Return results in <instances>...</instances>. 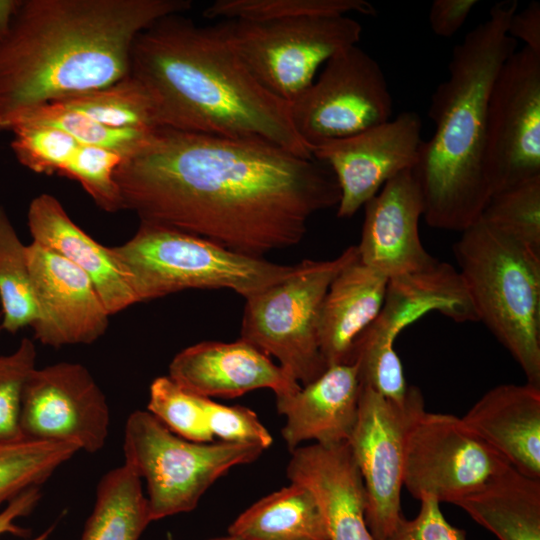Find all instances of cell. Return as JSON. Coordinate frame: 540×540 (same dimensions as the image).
Masks as SVG:
<instances>
[{
  "label": "cell",
  "instance_id": "19",
  "mask_svg": "<svg viewBox=\"0 0 540 540\" xmlns=\"http://www.w3.org/2000/svg\"><path fill=\"white\" fill-rule=\"evenodd\" d=\"M286 474L314 496L329 540H374L365 521L363 480L348 442L297 447Z\"/></svg>",
  "mask_w": 540,
  "mask_h": 540
},
{
  "label": "cell",
  "instance_id": "13",
  "mask_svg": "<svg viewBox=\"0 0 540 540\" xmlns=\"http://www.w3.org/2000/svg\"><path fill=\"white\" fill-rule=\"evenodd\" d=\"M485 169L491 196L540 176V54L527 47L504 62L492 85Z\"/></svg>",
  "mask_w": 540,
  "mask_h": 540
},
{
  "label": "cell",
  "instance_id": "22",
  "mask_svg": "<svg viewBox=\"0 0 540 540\" xmlns=\"http://www.w3.org/2000/svg\"><path fill=\"white\" fill-rule=\"evenodd\" d=\"M27 224L32 242L56 252L90 278L110 315L138 303L110 247L98 243L74 223L53 195L42 193L33 198Z\"/></svg>",
  "mask_w": 540,
  "mask_h": 540
},
{
  "label": "cell",
  "instance_id": "17",
  "mask_svg": "<svg viewBox=\"0 0 540 540\" xmlns=\"http://www.w3.org/2000/svg\"><path fill=\"white\" fill-rule=\"evenodd\" d=\"M364 208L356 245L361 262L390 280L424 271L437 261L420 240L424 200L413 169L390 179Z\"/></svg>",
  "mask_w": 540,
  "mask_h": 540
},
{
  "label": "cell",
  "instance_id": "36",
  "mask_svg": "<svg viewBox=\"0 0 540 540\" xmlns=\"http://www.w3.org/2000/svg\"><path fill=\"white\" fill-rule=\"evenodd\" d=\"M122 160L114 151L79 144L61 175L80 183L98 207L114 213L123 210L115 180Z\"/></svg>",
  "mask_w": 540,
  "mask_h": 540
},
{
  "label": "cell",
  "instance_id": "33",
  "mask_svg": "<svg viewBox=\"0 0 540 540\" xmlns=\"http://www.w3.org/2000/svg\"><path fill=\"white\" fill-rule=\"evenodd\" d=\"M479 219L540 253V176L494 193Z\"/></svg>",
  "mask_w": 540,
  "mask_h": 540
},
{
  "label": "cell",
  "instance_id": "5",
  "mask_svg": "<svg viewBox=\"0 0 540 540\" xmlns=\"http://www.w3.org/2000/svg\"><path fill=\"white\" fill-rule=\"evenodd\" d=\"M453 250L477 321L540 387V253L481 219Z\"/></svg>",
  "mask_w": 540,
  "mask_h": 540
},
{
  "label": "cell",
  "instance_id": "35",
  "mask_svg": "<svg viewBox=\"0 0 540 540\" xmlns=\"http://www.w3.org/2000/svg\"><path fill=\"white\" fill-rule=\"evenodd\" d=\"M10 131L15 157L38 174L61 175L79 146L70 135L50 126L18 123Z\"/></svg>",
  "mask_w": 540,
  "mask_h": 540
},
{
  "label": "cell",
  "instance_id": "45",
  "mask_svg": "<svg viewBox=\"0 0 540 540\" xmlns=\"http://www.w3.org/2000/svg\"><path fill=\"white\" fill-rule=\"evenodd\" d=\"M207 540H243V539L238 537V536L227 534L225 536H219V537L210 538V539H207Z\"/></svg>",
  "mask_w": 540,
  "mask_h": 540
},
{
  "label": "cell",
  "instance_id": "4",
  "mask_svg": "<svg viewBox=\"0 0 540 540\" xmlns=\"http://www.w3.org/2000/svg\"><path fill=\"white\" fill-rule=\"evenodd\" d=\"M516 0L496 3L488 18L452 51L449 76L431 97L435 130L422 141L414 172L430 227L462 232L479 220L491 190L485 169L487 108L492 85L516 51L507 33Z\"/></svg>",
  "mask_w": 540,
  "mask_h": 540
},
{
  "label": "cell",
  "instance_id": "43",
  "mask_svg": "<svg viewBox=\"0 0 540 540\" xmlns=\"http://www.w3.org/2000/svg\"><path fill=\"white\" fill-rule=\"evenodd\" d=\"M21 0H0V42L9 31Z\"/></svg>",
  "mask_w": 540,
  "mask_h": 540
},
{
  "label": "cell",
  "instance_id": "38",
  "mask_svg": "<svg viewBox=\"0 0 540 540\" xmlns=\"http://www.w3.org/2000/svg\"><path fill=\"white\" fill-rule=\"evenodd\" d=\"M206 423L213 438L219 441L248 444L267 449L273 442L272 435L257 414L244 406H227L203 398Z\"/></svg>",
  "mask_w": 540,
  "mask_h": 540
},
{
  "label": "cell",
  "instance_id": "26",
  "mask_svg": "<svg viewBox=\"0 0 540 540\" xmlns=\"http://www.w3.org/2000/svg\"><path fill=\"white\" fill-rule=\"evenodd\" d=\"M228 534L243 540H329L314 496L293 482L248 507L230 524Z\"/></svg>",
  "mask_w": 540,
  "mask_h": 540
},
{
  "label": "cell",
  "instance_id": "46",
  "mask_svg": "<svg viewBox=\"0 0 540 540\" xmlns=\"http://www.w3.org/2000/svg\"><path fill=\"white\" fill-rule=\"evenodd\" d=\"M0 329H1V326H0Z\"/></svg>",
  "mask_w": 540,
  "mask_h": 540
},
{
  "label": "cell",
  "instance_id": "2",
  "mask_svg": "<svg viewBox=\"0 0 540 540\" xmlns=\"http://www.w3.org/2000/svg\"><path fill=\"white\" fill-rule=\"evenodd\" d=\"M189 0H21L0 42V130L130 73L137 36Z\"/></svg>",
  "mask_w": 540,
  "mask_h": 540
},
{
  "label": "cell",
  "instance_id": "9",
  "mask_svg": "<svg viewBox=\"0 0 540 540\" xmlns=\"http://www.w3.org/2000/svg\"><path fill=\"white\" fill-rule=\"evenodd\" d=\"M218 25L252 76L287 103L313 83L333 55L357 45L362 34L361 24L349 16L226 20Z\"/></svg>",
  "mask_w": 540,
  "mask_h": 540
},
{
  "label": "cell",
  "instance_id": "1",
  "mask_svg": "<svg viewBox=\"0 0 540 540\" xmlns=\"http://www.w3.org/2000/svg\"><path fill=\"white\" fill-rule=\"evenodd\" d=\"M115 180L123 210L141 222L256 257L300 243L310 218L340 200L334 175L314 158L169 128L123 158Z\"/></svg>",
  "mask_w": 540,
  "mask_h": 540
},
{
  "label": "cell",
  "instance_id": "40",
  "mask_svg": "<svg viewBox=\"0 0 540 540\" xmlns=\"http://www.w3.org/2000/svg\"><path fill=\"white\" fill-rule=\"evenodd\" d=\"M477 4V0H434L428 15L431 30L439 37H452Z\"/></svg>",
  "mask_w": 540,
  "mask_h": 540
},
{
  "label": "cell",
  "instance_id": "10",
  "mask_svg": "<svg viewBox=\"0 0 540 540\" xmlns=\"http://www.w3.org/2000/svg\"><path fill=\"white\" fill-rule=\"evenodd\" d=\"M288 104L293 127L311 151L390 120L393 100L379 63L352 45L333 55Z\"/></svg>",
  "mask_w": 540,
  "mask_h": 540
},
{
  "label": "cell",
  "instance_id": "31",
  "mask_svg": "<svg viewBox=\"0 0 540 540\" xmlns=\"http://www.w3.org/2000/svg\"><path fill=\"white\" fill-rule=\"evenodd\" d=\"M375 16V7L365 0H217L203 15L209 19L270 21L311 16Z\"/></svg>",
  "mask_w": 540,
  "mask_h": 540
},
{
  "label": "cell",
  "instance_id": "8",
  "mask_svg": "<svg viewBox=\"0 0 540 540\" xmlns=\"http://www.w3.org/2000/svg\"><path fill=\"white\" fill-rule=\"evenodd\" d=\"M359 257L356 245L329 260H303L288 278L246 298L241 339L306 385L328 368L319 346L321 307L338 273Z\"/></svg>",
  "mask_w": 540,
  "mask_h": 540
},
{
  "label": "cell",
  "instance_id": "23",
  "mask_svg": "<svg viewBox=\"0 0 540 540\" xmlns=\"http://www.w3.org/2000/svg\"><path fill=\"white\" fill-rule=\"evenodd\" d=\"M461 418L514 469L540 479V387L498 385Z\"/></svg>",
  "mask_w": 540,
  "mask_h": 540
},
{
  "label": "cell",
  "instance_id": "42",
  "mask_svg": "<svg viewBox=\"0 0 540 540\" xmlns=\"http://www.w3.org/2000/svg\"><path fill=\"white\" fill-rule=\"evenodd\" d=\"M41 498L40 487L29 488L10 500L0 511V536L6 533L25 537L29 531L16 524V519L33 511Z\"/></svg>",
  "mask_w": 540,
  "mask_h": 540
},
{
  "label": "cell",
  "instance_id": "3",
  "mask_svg": "<svg viewBox=\"0 0 540 540\" xmlns=\"http://www.w3.org/2000/svg\"><path fill=\"white\" fill-rule=\"evenodd\" d=\"M129 74L150 96L159 128L267 142L313 158L289 104L252 76L218 24L198 26L180 14L156 21L137 36Z\"/></svg>",
  "mask_w": 540,
  "mask_h": 540
},
{
  "label": "cell",
  "instance_id": "28",
  "mask_svg": "<svg viewBox=\"0 0 540 540\" xmlns=\"http://www.w3.org/2000/svg\"><path fill=\"white\" fill-rule=\"evenodd\" d=\"M58 103L103 125L120 129H158L155 109L143 85L132 75Z\"/></svg>",
  "mask_w": 540,
  "mask_h": 540
},
{
  "label": "cell",
  "instance_id": "34",
  "mask_svg": "<svg viewBox=\"0 0 540 540\" xmlns=\"http://www.w3.org/2000/svg\"><path fill=\"white\" fill-rule=\"evenodd\" d=\"M203 398L181 388L168 375L155 378L149 387L147 411L174 434L193 442H213Z\"/></svg>",
  "mask_w": 540,
  "mask_h": 540
},
{
  "label": "cell",
  "instance_id": "16",
  "mask_svg": "<svg viewBox=\"0 0 540 540\" xmlns=\"http://www.w3.org/2000/svg\"><path fill=\"white\" fill-rule=\"evenodd\" d=\"M27 261L36 308L31 327L41 344H91L104 335L111 315L81 269L35 242L27 245Z\"/></svg>",
  "mask_w": 540,
  "mask_h": 540
},
{
  "label": "cell",
  "instance_id": "25",
  "mask_svg": "<svg viewBox=\"0 0 540 540\" xmlns=\"http://www.w3.org/2000/svg\"><path fill=\"white\" fill-rule=\"evenodd\" d=\"M455 505L499 540H540V479L512 466Z\"/></svg>",
  "mask_w": 540,
  "mask_h": 540
},
{
  "label": "cell",
  "instance_id": "32",
  "mask_svg": "<svg viewBox=\"0 0 540 540\" xmlns=\"http://www.w3.org/2000/svg\"><path fill=\"white\" fill-rule=\"evenodd\" d=\"M18 123L54 127L70 135L80 145L111 150L123 158L138 151L156 130L109 127L58 103L35 108L19 118L14 125Z\"/></svg>",
  "mask_w": 540,
  "mask_h": 540
},
{
  "label": "cell",
  "instance_id": "7",
  "mask_svg": "<svg viewBox=\"0 0 540 540\" xmlns=\"http://www.w3.org/2000/svg\"><path fill=\"white\" fill-rule=\"evenodd\" d=\"M263 451L248 444L189 441L147 410L132 412L124 427L123 464L146 482L151 522L192 511L216 480Z\"/></svg>",
  "mask_w": 540,
  "mask_h": 540
},
{
  "label": "cell",
  "instance_id": "20",
  "mask_svg": "<svg viewBox=\"0 0 540 540\" xmlns=\"http://www.w3.org/2000/svg\"><path fill=\"white\" fill-rule=\"evenodd\" d=\"M432 311L456 322L477 321L458 270L439 260L424 271L388 281L380 314L358 338L352 351L393 352L397 336Z\"/></svg>",
  "mask_w": 540,
  "mask_h": 540
},
{
  "label": "cell",
  "instance_id": "6",
  "mask_svg": "<svg viewBox=\"0 0 540 540\" xmlns=\"http://www.w3.org/2000/svg\"><path fill=\"white\" fill-rule=\"evenodd\" d=\"M110 249L137 302L186 289H229L246 299L288 278L298 268V264H277L144 222L128 241Z\"/></svg>",
  "mask_w": 540,
  "mask_h": 540
},
{
  "label": "cell",
  "instance_id": "18",
  "mask_svg": "<svg viewBox=\"0 0 540 540\" xmlns=\"http://www.w3.org/2000/svg\"><path fill=\"white\" fill-rule=\"evenodd\" d=\"M168 376L184 390L206 398H234L271 389L276 396L297 391L300 384L249 342L203 341L177 353Z\"/></svg>",
  "mask_w": 540,
  "mask_h": 540
},
{
  "label": "cell",
  "instance_id": "27",
  "mask_svg": "<svg viewBox=\"0 0 540 540\" xmlns=\"http://www.w3.org/2000/svg\"><path fill=\"white\" fill-rule=\"evenodd\" d=\"M150 522L141 479L122 464L101 477L79 540H139Z\"/></svg>",
  "mask_w": 540,
  "mask_h": 540
},
{
  "label": "cell",
  "instance_id": "24",
  "mask_svg": "<svg viewBox=\"0 0 540 540\" xmlns=\"http://www.w3.org/2000/svg\"><path fill=\"white\" fill-rule=\"evenodd\" d=\"M388 281L359 257L334 278L323 300L318 330L327 367L349 363L356 341L381 312Z\"/></svg>",
  "mask_w": 540,
  "mask_h": 540
},
{
  "label": "cell",
  "instance_id": "29",
  "mask_svg": "<svg viewBox=\"0 0 540 540\" xmlns=\"http://www.w3.org/2000/svg\"><path fill=\"white\" fill-rule=\"evenodd\" d=\"M79 451L75 444L63 442H0V507L23 491L40 487Z\"/></svg>",
  "mask_w": 540,
  "mask_h": 540
},
{
  "label": "cell",
  "instance_id": "30",
  "mask_svg": "<svg viewBox=\"0 0 540 540\" xmlns=\"http://www.w3.org/2000/svg\"><path fill=\"white\" fill-rule=\"evenodd\" d=\"M0 303L3 313L1 328L14 334L33 324L36 308L30 284L27 245L19 239L1 204Z\"/></svg>",
  "mask_w": 540,
  "mask_h": 540
},
{
  "label": "cell",
  "instance_id": "39",
  "mask_svg": "<svg viewBox=\"0 0 540 540\" xmlns=\"http://www.w3.org/2000/svg\"><path fill=\"white\" fill-rule=\"evenodd\" d=\"M420 502L417 516L408 520L402 515L385 540H466V532L445 519L436 499L425 497Z\"/></svg>",
  "mask_w": 540,
  "mask_h": 540
},
{
  "label": "cell",
  "instance_id": "14",
  "mask_svg": "<svg viewBox=\"0 0 540 540\" xmlns=\"http://www.w3.org/2000/svg\"><path fill=\"white\" fill-rule=\"evenodd\" d=\"M110 422L106 396L82 364L59 362L30 373L21 401L23 438L96 453L106 443Z\"/></svg>",
  "mask_w": 540,
  "mask_h": 540
},
{
  "label": "cell",
  "instance_id": "15",
  "mask_svg": "<svg viewBox=\"0 0 540 540\" xmlns=\"http://www.w3.org/2000/svg\"><path fill=\"white\" fill-rule=\"evenodd\" d=\"M422 122L416 112L358 134L331 140L311 149L312 157L328 166L340 190L337 216H353L399 173L414 169L419 160Z\"/></svg>",
  "mask_w": 540,
  "mask_h": 540
},
{
  "label": "cell",
  "instance_id": "37",
  "mask_svg": "<svg viewBox=\"0 0 540 540\" xmlns=\"http://www.w3.org/2000/svg\"><path fill=\"white\" fill-rule=\"evenodd\" d=\"M34 343L23 338L17 349L0 356V442L23 438L20 428L22 393L30 373L36 368Z\"/></svg>",
  "mask_w": 540,
  "mask_h": 540
},
{
  "label": "cell",
  "instance_id": "21",
  "mask_svg": "<svg viewBox=\"0 0 540 540\" xmlns=\"http://www.w3.org/2000/svg\"><path fill=\"white\" fill-rule=\"evenodd\" d=\"M361 390L353 363L329 366L297 391L276 396V408L285 417L281 434L290 452L301 443L333 445L347 442L354 429Z\"/></svg>",
  "mask_w": 540,
  "mask_h": 540
},
{
  "label": "cell",
  "instance_id": "44",
  "mask_svg": "<svg viewBox=\"0 0 540 540\" xmlns=\"http://www.w3.org/2000/svg\"><path fill=\"white\" fill-rule=\"evenodd\" d=\"M53 529H54V526H50L44 532H42L41 534H39L38 536L30 540H47V538L49 537Z\"/></svg>",
  "mask_w": 540,
  "mask_h": 540
},
{
  "label": "cell",
  "instance_id": "12",
  "mask_svg": "<svg viewBox=\"0 0 540 540\" xmlns=\"http://www.w3.org/2000/svg\"><path fill=\"white\" fill-rule=\"evenodd\" d=\"M423 410L424 398L415 386L396 403L361 385L357 420L347 442L363 480L365 521L374 540H385L402 517L405 439Z\"/></svg>",
  "mask_w": 540,
  "mask_h": 540
},
{
  "label": "cell",
  "instance_id": "11",
  "mask_svg": "<svg viewBox=\"0 0 540 540\" xmlns=\"http://www.w3.org/2000/svg\"><path fill=\"white\" fill-rule=\"evenodd\" d=\"M509 467L461 417L423 410L407 431L403 486L418 500L455 505Z\"/></svg>",
  "mask_w": 540,
  "mask_h": 540
},
{
  "label": "cell",
  "instance_id": "41",
  "mask_svg": "<svg viewBox=\"0 0 540 540\" xmlns=\"http://www.w3.org/2000/svg\"><path fill=\"white\" fill-rule=\"evenodd\" d=\"M507 33L540 54V3L532 1L520 12L516 11L509 20Z\"/></svg>",
  "mask_w": 540,
  "mask_h": 540
}]
</instances>
